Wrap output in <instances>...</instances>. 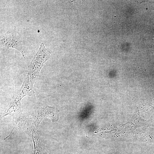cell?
<instances>
[{
    "label": "cell",
    "mask_w": 154,
    "mask_h": 154,
    "mask_svg": "<svg viewBox=\"0 0 154 154\" xmlns=\"http://www.w3.org/2000/svg\"><path fill=\"white\" fill-rule=\"evenodd\" d=\"M51 54V52L46 48L44 44L42 42L38 51L34 56L28 66L27 75L29 77L32 87H33L41 70L45 63L50 57Z\"/></svg>",
    "instance_id": "6da1fadb"
},
{
    "label": "cell",
    "mask_w": 154,
    "mask_h": 154,
    "mask_svg": "<svg viewBox=\"0 0 154 154\" xmlns=\"http://www.w3.org/2000/svg\"><path fill=\"white\" fill-rule=\"evenodd\" d=\"M0 43L1 47H5L7 49L12 48L18 50L25 58L21 38L16 31H8L1 37Z\"/></svg>",
    "instance_id": "7a4b0ae2"
},
{
    "label": "cell",
    "mask_w": 154,
    "mask_h": 154,
    "mask_svg": "<svg viewBox=\"0 0 154 154\" xmlns=\"http://www.w3.org/2000/svg\"><path fill=\"white\" fill-rule=\"evenodd\" d=\"M35 94L33 87L30 84L29 77L27 75L24 79L21 86L16 93L14 98L21 102V100L24 97L26 96L34 97Z\"/></svg>",
    "instance_id": "3957f363"
},
{
    "label": "cell",
    "mask_w": 154,
    "mask_h": 154,
    "mask_svg": "<svg viewBox=\"0 0 154 154\" xmlns=\"http://www.w3.org/2000/svg\"><path fill=\"white\" fill-rule=\"evenodd\" d=\"M21 113V102L14 98L4 116L9 114L14 118L15 116H20Z\"/></svg>",
    "instance_id": "277c9868"
},
{
    "label": "cell",
    "mask_w": 154,
    "mask_h": 154,
    "mask_svg": "<svg viewBox=\"0 0 154 154\" xmlns=\"http://www.w3.org/2000/svg\"><path fill=\"white\" fill-rule=\"evenodd\" d=\"M44 115L51 119L52 122H56L58 120V111L54 107L47 106L43 109Z\"/></svg>",
    "instance_id": "5b68a950"
}]
</instances>
